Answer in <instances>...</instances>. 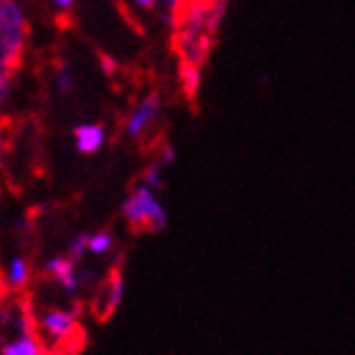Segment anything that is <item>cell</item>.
<instances>
[{"instance_id": "1", "label": "cell", "mask_w": 355, "mask_h": 355, "mask_svg": "<svg viewBox=\"0 0 355 355\" xmlns=\"http://www.w3.org/2000/svg\"><path fill=\"white\" fill-rule=\"evenodd\" d=\"M122 216L135 231H163L168 223L165 208L160 206L155 191L150 185H135L132 193L122 203Z\"/></svg>"}, {"instance_id": "2", "label": "cell", "mask_w": 355, "mask_h": 355, "mask_svg": "<svg viewBox=\"0 0 355 355\" xmlns=\"http://www.w3.org/2000/svg\"><path fill=\"white\" fill-rule=\"evenodd\" d=\"M26 36H28V23L21 6L15 0H0V51L13 71L21 67Z\"/></svg>"}, {"instance_id": "3", "label": "cell", "mask_w": 355, "mask_h": 355, "mask_svg": "<svg viewBox=\"0 0 355 355\" xmlns=\"http://www.w3.org/2000/svg\"><path fill=\"white\" fill-rule=\"evenodd\" d=\"M84 304L79 300H71V310H64V307H49L38 315V333L46 340V345H53L59 343L61 338H67L69 333H74L76 327L82 325L79 318H82Z\"/></svg>"}, {"instance_id": "4", "label": "cell", "mask_w": 355, "mask_h": 355, "mask_svg": "<svg viewBox=\"0 0 355 355\" xmlns=\"http://www.w3.org/2000/svg\"><path fill=\"white\" fill-rule=\"evenodd\" d=\"M119 264L112 266L110 274H107V279L99 284V289L94 292V300H92V315L94 320L99 322H107V320L117 312V307L122 304V297H125V279H122V272H119Z\"/></svg>"}, {"instance_id": "5", "label": "cell", "mask_w": 355, "mask_h": 355, "mask_svg": "<svg viewBox=\"0 0 355 355\" xmlns=\"http://www.w3.org/2000/svg\"><path fill=\"white\" fill-rule=\"evenodd\" d=\"M44 274L49 279H53L59 284L69 297L79 295V269H76V259L71 257H51V259L44 264Z\"/></svg>"}, {"instance_id": "6", "label": "cell", "mask_w": 355, "mask_h": 355, "mask_svg": "<svg viewBox=\"0 0 355 355\" xmlns=\"http://www.w3.org/2000/svg\"><path fill=\"white\" fill-rule=\"evenodd\" d=\"M157 117H160V96L148 94L137 107H135V112L130 114V119H127V127H125L127 135H130L132 140H137V137H142L150 127L155 125Z\"/></svg>"}, {"instance_id": "7", "label": "cell", "mask_w": 355, "mask_h": 355, "mask_svg": "<svg viewBox=\"0 0 355 355\" xmlns=\"http://www.w3.org/2000/svg\"><path fill=\"white\" fill-rule=\"evenodd\" d=\"M0 355H49V350H46V343L41 338V333H31V335H21L15 340L3 343Z\"/></svg>"}, {"instance_id": "8", "label": "cell", "mask_w": 355, "mask_h": 355, "mask_svg": "<svg viewBox=\"0 0 355 355\" xmlns=\"http://www.w3.org/2000/svg\"><path fill=\"white\" fill-rule=\"evenodd\" d=\"M74 145L82 155H94L104 145V127L102 125H79L74 130Z\"/></svg>"}, {"instance_id": "9", "label": "cell", "mask_w": 355, "mask_h": 355, "mask_svg": "<svg viewBox=\"0 0 355 355\" xmlns=\"http://www.w3.org/2000/svg\"><path fill=\"white\" fill-rule=\"evenodd\" d=\"M84 345H87V330H84V325H79L74 333H69L59 343L46 345V350H49V355H79Z\"/></svg>"}, {"instance_id": "10", "label": "cell", "mask_w": 355, "mask_h": 355, "mask_svg": "<svg viewBox=\"0 0 355 355\" xmlns=\"http://www.w3.org/2000/svg\"><path fill=\"white\" fill-rule=\"evenodd\" d=\"M28 279H31V266L26 261V257H18L15 254L10 264H8V284L13 292H23V289L28 287Z\"/></svg>"}, {"instance_id": "11", "label": "cell", "mask_w": 355, "mask_h": 355, "mask_svg": "<svg viewBox=\"0 0 355 355\" xmlns=\"http://www.w3.org/2000/svg\"><path fill=\"white\" fill-rule=\"evenodd\" d=\"M180 84H183L185 96H188V99H196V94H198V89H200V67L180 61Z\"/></svg>"}, {"instance_id": "12", "label": "cell", "mask_w": 355, "mask_h": 355, "mask_svg": "<svg viewBox=\"0 0 355 355\" xmlns=\"http://www.w3.org/2000/svg\"><path fill=\"white\" fill-rule=\"evenodd\" d=\"M112 244H114V239H112L110 231H96V234H92V236H89V252L99 254V257L110 252Z\"/></svg>"}, {"instance_id": "13", "label": "cell", "mask_w": 355, "mask_h": 355, "mask_svg": "<svg viewBox=\"0 0 355 355\" xmlns=\"http://www.w3.org/2000/svg\"><path fill=\"white\" fill-rule=\"evenodd\" d=\"M142 183L150 185L153 191L163 188V163L148 165V168H145V173H142Z\"/></svg>"}, {"instance_id": "14", "label": "cell", "mask_w": 355, "mask_h": 355, "mask_svg": "<svg viewBox=\"0 0 355 355\" xmlns=\"http://www.w3.org/2000/svg\"><path fill=\"white\" fill-rule=\"evenodd\" d=\"M188 6V0H163V8H165V21L171 23L173 28L178 26L180 21V13H183V8Z\"/></svg>"}, {"instance_id": "15", "label": "cell", "mask_w": 355, "mask_h": 355, "mask_svg": "<svg viewBox=\"0 0 355 355\" xmlns=\"http://www.w3.org/2000/svg\"><path fill=\"white\" fill-rule=\"evenodd\" d=\"M84 252H89V234H79V236L71 239V244H69V257L71 259H82Z\"/></svg>"}, {"instance_id": "16", "label": "cell", "mask_w": 355, "mask_h": 355, "mask_svg": "<svg viewBox=\"0 0 355 355\" xmlns=\"http://www.w3.org/2000/svg\"><path fill=\"white\" fill-rule=\"evenodd\" d=\"M56 87H59V92L61 94H69L71 92V74H69L67 69H59V74H56Z\"/></svg>"}, {"instance_id": "17", "label": "cell", "mask_w": 355, "mask_h": 355, "mask_svg": "<svg viewBox=\"0 0 355 355\" xmlns=\"http://www.w3.org/2000/svg\"><path fill=\"white\" fill-rule=\"evenodd\" d=\"M8 292H10V284H8V277H3L0 274V304L8 300Z\"/></svg>"}, {"instance_id": "18", "label": "cell", "mask_w": 355, "mask_h": 355, "mask_svg": "<svg viewBox=\"0 0 355 355\" xmlns=\"http://www.w3.org/2000/svg\"><path fill=\"white\" fill-rule=\"evenodd\" d=\"M99 61H102V69H104V74H114V61L110 59V56H99Z\"/></svg>"}, {"instance_id": "19", "label": "cell", "mask_w": 355, "mask_h": 355, "mask_svg": "<svg viewBox=\"0 0 355 355\" xmlns=\"http://www.w3.org/2000/svg\"><path fill=\"white\" fill-rule=\"evenodd\" d=\"M173 160H175V153H173V148H165L163 150V165H171Z\"/></svg>"}, {"instance_id": "20", "label": "cell", "mask_w": 355, "mask_h": 355, "mask_svg": "<svg viewBox=\"0 0 355 355\" xmlns=\"http://www.w3.org/2000/svg\"><path fill=\"white\" fill-rule=\"evenodd\" d=\"M56 3V8H61V10H67V8L74 6V0H53Z\"/></svg>"}, {"instance_id": "21", "label": "cell", "mask_w": 355, "mask_h": 355, "mask_svg": "<svg viewBox=\"0 0 355 355\" xmlns=\"http://www.w3.org/2000/svg\"><path fill=\"white\" fill-rule=\"evenodd\" d=\"M135 3H137L140 8H153L157 3V0H135Z\"/></svg>"}]
</instances>
